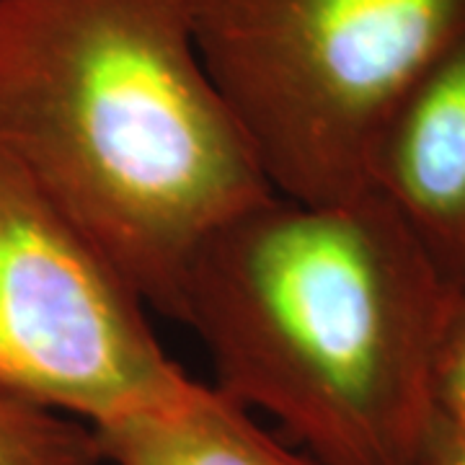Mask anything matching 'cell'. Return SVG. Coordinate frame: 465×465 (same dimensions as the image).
I'll use <instances>...</instances> for the list:
<instances>
[{
	"instance_id": "6da1fadb",
	"label": "cell",
	"mask_w": 465,
	"mask_h": 465,
	"mask_svg": "<svg viewBox=\"0 0 465 465\" xmlns=\"http://www.w3.org/2000/svg\"><path fill=\"white\" fill-rule=\"evenodd\" d=\"M455 287L375 192L305 204L274 192L189 259L176 321L215 388L280 421L321 465H416Z\"/></svg>"
},
{
	"instance_id": "7a4b0ae2",
	"label": "cell",
	"mask_w": 465,
	"mask_h": 465,
	"mask_svg": "<svg viewBox=\"0 0 465 465\" xmlns=\"http://www.w3.org/2000/svg\"><path fill=\"white\" fill-rule=\"evenodd\" d=\"M197 0H0V153L179 313L204 235L272 194L202 63Z\"/></svg>"
},
{
	"instance_id": "3957f363",
	"label": "cell",
	"mask_w": 465,
	"mask_h": 465,
	"mask_svg": "<svg viewBox=\"0 0 465 465\" xmlns=\"http://www.w3.org/2000/svg\"><path fill=\"white\" fill-rule=\"evenodd\" d=\"M194 34L266 186L336 204L370 194L375 143L465 34V0H197Z\"/></svg>"
},
{
	"instance_id": "277c9868",
	"label": "cell",
	"mask_w": 465,
	"mask_h": 465,
	"mask_svg": "<svg viewBox=\"0 0 465 465\" xmlns=\"http://www.w3.org/2000/svg\"><path fill=\"white\" fill-rule=\"evenodd\" d=\"M189 382L124 272L0 153V396L101 430Z\"/></svg>"
},
{
	"instance_id": "5b68a950",
	"label": "cell",
	"mask_w": 465,
	"mask_h": 465,
	"mask_svg": "<svg viewBox=\"0 0 465 465\" xmlns=\"http://www.w3.org/2000/svg\"><path fill=\"white\" fill-rule=\"evenodd\" d=\"M370 192L399 213L452 287L465 284V34L388 119Z\"/></svg>"
},
{
	"instance_id": "8992f818",
	"label": "cell",
	"mask_w": 465,
	"mask_h": 465,
	"mask_svg": "<svg viewBox=\"0 0 465 465\" xmlns=\"http://www.w3.org/2000/svg\"><path fill=\"white\" fill-rule=\"evenodd\" d=\"M112 465H321L253 421L215 385L192 381L173 403L94 430Z\"/></svg>"
},
{
	"instance_id": "52a82bcc",
	"label": "cell",
	"mask_w": 465,
	"mask_h": 465,
	"mask_svg": "<svg viewBox=\"0 0 465 465\" xmlns=\"http://www.w3.org/2000/svg\"><path fill=\"white\" fill-rule=\"evenodd\" d=\"M101 463L99 440L88 424L0 396V465Z\"/></svg>"
},
{
	"instance_id": "ba28073f",
	"label": "cell",
	"mask_w": 465,
	"mask_h": 465,
	"mask_svg": "<svg viewBox=\"0 0 465 465\" xmlns=\"http://www.w3.org/2000/svg\"><path fill=\"white\" fill-rule=\"evenodd\" d=\"M432 411L465 434V284L455 287L432 362Z\"/></svg>"
},
{
	"instance_id": "9c48e42d",
	"label": "cell",
	"mask_w": 465,
	"mask_h": 465,
	"mask_svg": "<svg viewBox=\"0 0 465 465\" xmlns=\"http://www.w3.org/2000/svg\"><path fill=\"white\" fill-rule=\"evenodd\" d=\"M416 465H465V434L432 416Z\"/></svg>"
}]
</instances>
